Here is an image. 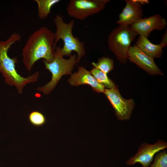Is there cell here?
<instances>
[{
	"label": "cell",
	"mask_w": 167,
	"mask_h": 167,
	"mask_svg": "<svg viewBox=\"0 0 167 167\" xmlns=\"http://www.w3.org/2000/svg\"><path fill=\"white\" fill-rule=\"evenodd\" d=\"M149 167H167V153L165 151L158 154L153 163Z\"/></svg>",
	"instance_id": "ac0fdd59"
},
{
	"label": "cell",
	"mask_w": 167,
	"mask_h": 167,
	"mask_svg": "<svg viewBox=\"0 0 167 167\" xmlns=\"http://www.w3.org/2000/svg\"><path fill=\"white\" fill-rule=\"evenodd\" d=\"M53 20L56 27L54 48L55 49L57 42L62 40L63 42V47L61 49L62 55L70 56L72 51H75L77 54V61L79 62L85 56V50L84 42L80 41L78 37H74L73 34L75 20L72 19L66 23L63 20L62 14H59L55 15Z\"/></svg>",
	"instance_id": "3957f363"
},
{
	"label": "cell",
	"mask_w": 167,
	"mask_h": 167,
	"mask_svg": "<svg viewBox=\"0 0 167 167\" xmlns=\"http://www.w3.org/2000/svg\"><path fill=\"white\" fill-rule=\"evenodd\" d=\"M104 93L114 109L118 119L127 120L130 118L135 106L132 99H124L116 86L110 89L105 88Z\"/></svg>",
	"instance_id": "52a82bcc"
},
{
	"label": "cell",
	"mask_w": 167,
	"mask_h": 167,
	"mask_svg": "<svg viewBox=\"0 0 167 167\" xmlns=\"http://www.w3.org/2000/svg\"><path fill=\"white\" fill-rule=\"evenodd\" d=\"M68 81L72 86H77L84 84L89 85L93 91L97 93H104L105 91V87L97 81L90 71L82 66L78 67L77 72L71 75Z\"/></svg>",
	"instance_id": "7c38bea8"
},
{
	"label": "cell",
	"mask_w": 167,
	"mask_h": 167,
	"mask_svg": "<svg viewBox=\"0 0 167 167\" xmlns=\"http://www.w3.org/2000/svg\"><path fill=\"white\" fill-rule=\"evenodd\" d=\"M54 35L51 30L42 27L29 36L22 50V62L28 71L41 59L48 63L54 58Z\"/></svg>",
	"instance_id": "6da1fadb"
},
{
	"label": "cell",
	"mask_w": 167,
	"mask_h": 167,
	"mask_svg": "<svg viewBox=\"0 0 167 167\" xmlns=\"http://www.w3.org/2000/svg\"><path fill=\"white\" fill-rule=\"evenodd\" d=\"M128 59L151 75H163L161 70L155 63L154 58L148 56L135 44L130 48Z\"/></svg>",
	"instance_id": "9c48e42d"
},
{
	"label": "cell",
	"mask_w": 167,
	"mask_h": 167,
	"mask_svg": "<svg viewBox=\"0 0 167 167\" xmlns=\"http://www.w3.org/2000/svg\"><path fill=\"white\" fill-rule=\"evenodd\" d=\"M138 35L130 26L120 25L109 34L108 38L109 48L121 63H126L131 44Z\"/></svg>",
	"instance_id": "5b68a950"
},
{
	"label": "cell",
	"mask_w": 167,
	"mask_h": 167,
	"mask_svg": "<svg viewBox=\"0 0 167 167\" xmlns=\"http://www.w3.org/2000/svg\"><path fill=\"white\" fill-rule=\"evenodd\" d=\"M61 48L58 46L55 48L53 61L48 63L44 60L43 62L46 69L52 74L51 79L44 86L40 87L36 90L47 95L54 89L62 76L66 75H71L74 67L77 63L76 55H71L68 59L63 58Z\"/></svg>",
	"instance_id": "277c9868"
},
{
	"label": "cell",
	"mask_w": 167,
	"mask_h": 167,
	"mask_svg": "<svg viewBox=\"0 0 167 167\" xmlns=\"http://www.w3.org/2000/svg\"><path fill=\"white\" fill-rule=\"evenodd\" d=\"M28 120L32 125L37 127L43 126L46 122L45 116L41 113L37 111H32L29 114Z\"/></svg>",
	"instance_id": "e0dca14e"
},
{
	"label": "cell",
	"mask_w": 167,
	"mask_h": 167,
	"mask_svg": "<svg viewBox=\"0 0 167 167\" xmlns=\"http://www.w3.org/2000/svg\"><path fill=\"white\" fill-rule=\"evenodd\" d=\"M20 38L19 33H14L6 41H0V72L4 78L5 83L10 86H15L19 94L22 93L27 84L36 82L39 75V72L36 71L27 77L22 76L15 69V64L18 62L17 58H11L8 55L9 48Z\"/></svg>",
	"instance_id": "7a4b0ae2"
},
{
	"label": "cell",
	"mask_w": 167,
	"mask_h": 167,
	"mask_svg": "<svg viewBox=\"0 0 167 167\" xmlns=\"http://www.w3.org/2000/svg\"><path fill=\"white\" fill-rule=\"evenodd\" d=\"M167 147V143L162 140H159L153 144L143 143L139 148L138 152L128 160L126 164L128 165H131L138 163L142 167H149L155 155Z\"/></svg>",
	"instance_id": "ba28073f"
},
{
	"label": "cell",
	"mask_w": 167,
	"mask_h": 167,
	"mask_svg": "<svg viewBox=\"0 0 167 167\" xmlns=\"http://www.w3.org/2000/svg\"><path fill=\"white\" fill-rule=\"evenodd\" d=\"M161 47L163 48L165 47L167 45V29L164 34L162 36V38L161 41L159 44Z\"/></svg>",
	"instance_id": "d6986e66"
},
{
	"label": "cell",
	"mask_w": 167,
	"mask_h": 167,
	"mask_svg": "<svg viewBox=\"0 0 167 167\" xmlns=\"http://www.w3.org/2000/svg\"><path fill=\"white\" fill-rule=\"evenodd\" d=\"M109 0H71L66 7L70 16L83 20L102 11Z\"/></svg>",
	"instance_id": "8992f818"
},
{
	"label": "cell",
	"mask_w": 167,
	"mask_h": 167,
	"mask_svg": "<svg viewBox=\"0 0 167 167\" xmlns=\"http://www.w3.org/2000/svg\"><path fill=\"white\" fill-rule=\"evenodd\" d=\"M92 64L94 68L106 74L111 71L114 67V62L113 59L105 57L99 59L96 63L92 62Z\"/></svg>",
	"instance_id": "2e32d148"
},
{
	"label": "cell",
	"mask_w": 167,
	"mask_h": 167,
	"mask_svg": "<svg viewBox=\"0 0 167 167\" xmlns=\"http://www.w3.org/2000/svg\"><path fill=\"white\" fill-rule=\"evenodd\" d=\"M37 5L38 15L43 20L49 16L52 7L59 2L60 0H35Z\"/></svg>",
	"instance_id": "5bb4252c"
},
{
	"label": "cell",
	"mask_w": 167,
	"mask_h": 167,
	"mask_svg": "<svg viewBox=\"0 0 167 167\" xmlns=\"http://www.w3.org/2000/svg\"><path fill=\"white\" fill-rule=\"evenodd\" d=\"M167 25L166 20L159 14L149 17L141 18L131 24L130 27L139 35L148 36L154 30H162Z\"/></svg>",
	"instance_id": "30bf717a"
},
{
	"label": "cell",
	"mask_w": 167,
	"mask_h": 167,
	"mask_svg": "<svg viewBox=\"0 0 167 167\" xmlns=\"http://www.w3.org/2000/svg\"><path fill=\"white\" fill-rule=\"evenodd\" d=\"M135 45L144 53L153 58H160L162 55L163 48L160 45L152 43L145 36L139 35Z\"/></svg>",
	"instance_id": "4fadbf2b"
},
{
	"label": "cell",
	"mask_w": 167,
	"mask_h": 167,
	"mask_svg": "<svg viewBox=\"0 0 167 167\" xmlns=\"http://www.w3.org/2000/svg\"><path fill=\"white\" fill-rule=\"evenodd\" d=\"M92 75L97 81L107 89H110L116 86L114 83L107 75L100 70L94 68L90 71Z\"/></svg>",
	"instance_id": "9a60e30c"
},
{
	"label": "cell",
	"mask_w": 167,
	"mask_h": 167,
	"mask_svg": "<svg viewBox=\"0 0 167 167\" xmlns=\"http://www.w3.org/2000/svg\"><path fill=\"white\" fill-rule=\"evenodd\" d=\"M142 5L149 3V1L147 0H137Z\"/></svg>",
	"instance_id": "ffe728a7"
},
{
	"label": "cell",
	"mask_w": 167,
	"mask_h": 167,
	"mask_svg": "<svg viewBox=\"0 0 167 167\" xmlns=\"http://www.w3.org/2000/svg\"><path fill=\"white\" fill-rule=\"evenodd\" d=\"M126 5L119 15L116 23L130 26L143 17L142 5L137 0H126Z\"/></svg>",
	"instance_id": "8fae6325"
}]
</instances>
